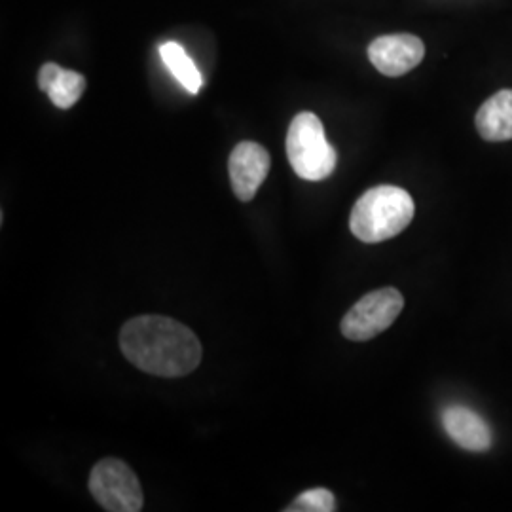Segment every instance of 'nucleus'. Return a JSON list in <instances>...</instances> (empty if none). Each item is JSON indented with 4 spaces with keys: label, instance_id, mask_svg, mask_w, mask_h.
Returning a JSON list of instances; mask_svg holds the SVG:
<instances>
[{
    "label": "nucleus",
    "instance_id": "obj_5",
    "mask_svg": "<svg viewBox=\"0 0 512 512\" xmlns=\"http://www.w3.org/2000/svg\"><path fill=\"white\" fill-rule=\"evenodd\" d=\"M404 308L403 294L393 287L365 294L340 323L342 334L351 342H366L389 329Z\"/></svg>",
    "mask_w": 512,
    "mask_h": 512
},
{
    "label": "nucleus",
    "instance_id": "obj_8",
    "mask_svg": "<svg viewBox=\"0 0 512 512\" xmlns=\"http://www.w3.org/2000/svg\"><path fill=\"white\" fill-rule=\"evenodd\" d=\"M442 425L448 437L454 440L463 450L469 452H486L492 448L494 435L490 425L475 410L454 404L444 408Z\"/></svg>",
    "mask_w": 512,
    "mask_h": 512
},
{
    "label": "nucleus",
    "instance_id": "obj_9",
    "mask_svg": "<svg viewBox=\"0 0 512 512\" xmlns=\"http://www.w3.org/2000/svg\"><path fill=\"white\" fill-rule=\"evenodd\" d=\"M476 129L484 141L503 143L512 139V90L492 95L476 112Z\"/></svg>",
    "mask_w": 512,
    "mask_h": 512
},
{
    "label": "nucleus",
    "instance_id": "obj_10",
    "mask_svg": "<svg viewBox=\"0 0 512 512\" xmlns=\"http://www.w3.org/2000/svg\"><path fill=\"white\" fill-rule=\"evenodd\" d=\"M38 86L48 93L57 109H71L86 90V78L55 63H46L38 73Z\"/></svg>",
    "mask_w": 512,
    "mask_h": 512
},
{
    "label": "nucleus",
    "instance_id": "obj_2",
    "mask_svg": "<svg viewBox=\"0 0 512 512\" xmlns=\"http://www.w3.org/2000/svg\"><path fill=\"white\" fill-rule=\"evenodd\" d=\"M414 211V200L403 188L374 186L353 205L349 228L363 243H382L399 236L414 219Z\"/></svg>",
    "mask_w": 512,
    "mask_h": 512
},
{
    "label": "nucleus",
    "instance_id": "obj_7",
    "mask_svg": "<svg viewBox=\"0 0 512 512\" xmlns=\"http://www.w3.org/2000/svg\"><path fill=\"white\" fill-rule=\"evenodd\" d=\"M228 169L234 194L241 202H251L268 177L270 154L258 143L243 141L232 150Z\"/></svg>",
    "mask_w": 512,
    "mask_h": 512
},
{
    "label": "nucleus",
    "instance_id": "obj_6",
    "mask_svg": "<svg viewBox=\"0 0 512 512\" xmlns=\"http://www.w3.org/2000/svg\"><path fill=\"white\" fill-rule=\"evenodd\" d=\"M425 55L421 38L399 33L376 38L368 46V57L372 65L385 76H403L416 69Z\"/></svg>",
    "mask_w": 512,
    "mask_h": 512
},
{
    "label": "nucleus",
    "instance_id": "obj_4",
    "mask_svg": "<svg viewBox=\"0 0 512 512\" xmlns=\"http://www.w3.org/2000/svg\"><path fill=\"white\" fill-rule=\"evenodd\" d=\"M88 486L93 499L105 511L139 512L143 509L141 482L122 459H101L92 469Z\"/></svg>",
    "mask_w": 512,
    "mask_h": 512
},
{
    "label": "nucleus",
    "instance_id": "obj_11",
    "mask_svg": "<svg viewBox=\"0 0 512 512\" xmlns=\"http://www.w3.org/2000/svg\"><path fill=\"white\" fill-rule=\"evenodd\" d=\"M160 55L164 59L165 67L173 74L184 90L192 95L200 93L203 86L202 73L190 59V55L184 52L183 46L177 42H165L160 46Z\"/></svg>",
    "mask_w": 512,
    "mask_h": 512
},
{
    "label": "nucleus",
    "instance_id": "obj_12",
    "mask_svg": "<svg viewBox=\"0 0 512 512\" xmlns=\"http://www.w3.org/2000/svg\"><path fill=\"white\" fill-rule=\"evenodd\" d=\"M336 509L334 495L327 488H313L298 495L287 512H332Z\"/></svg>",
    "mask_w": 512,
    "mask_h": 512
},
{
    "label": "nucleus",
    "instance_id": "obj_1",
    "mask_svg": "<svg viewBox=\"0 0 512 512\" xmlns=\"http://www.w3.org/2000/svg\"><path fill=\"white\" fill-rule=\"evenodd\" d=\"M120 349L129 363L160 378H183L202 363L198 336L164 315L129 319L120 332Z\"/></svg>",
    "mask_w": 512,
    "mask_h": 512
},
{
    "label": "nucleus",
    "instance_id": "obj_3",
    "mask_svg": "<svg viewBox=\"0 0 512 512\" xmlns=\"http://www.w3.org/2000/svg\"><path fill=\"white\" fill-rule=\"evenodd\" d=\"M287 158L294 173L304 181L319 183L334 173L336 150L327 141L323 122L313 112L294 116L287 133Z\"/></svg>",
    "mask_w": 512,
    "mask_h": 512
}]
</instances>
